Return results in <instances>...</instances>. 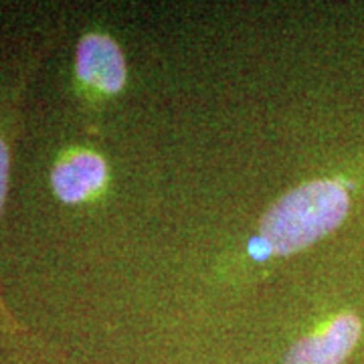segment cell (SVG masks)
Instances as JSON below:
<instances>
[{"instance_id": "cell-1", "label": "cell", "mask_w": 364, "mask_h": 364, "mask_svg": "<svg viewBox=\"0 0 364 364\" xmlns=\"http://www.w3.org/2000/svg\"><path fill=\"white\" fill-rule=\"evenodd\" d=\"M348 205V193L338 182H308L265 213L259 233L273 253L291 255L332 233L346 219Z\"/></svg>"}, {"instance_id": "cell-2", "label": "cell", "mask_w": 364, "mask_h": 364, "mask_svg": "<svg viewBox=\"0 0 364 364\" xmlns=\"http://www.w3.org/2000/svg\"><path fill=\"white\" fill-rule=\"evenodd\" d=\"M79 79L104 93H117L126 83V61L116 41L105 35H85L77 45L75 59Z\"/></svg>"}, {"instance_id": "cell-3", "label": "cell", "mask_w": 364, "mask_h": 364, "mask_svg": "<svg viewBox=\"0 0 364 364\" xmlns=\"http://www.w3.org/2000/svg\"><path fill=\"white\" fill-rule=\"evenodd\" d=\"M360 320L354 314H342L326 332L296 342L284 364H342L360 338Z\"/></svg>"}, {"instance_id": "cell-4", "label": "cell", "mask_w": 364, "mask_h": 364, "mask_svg": "<svg viewBox=\"0 0 364 364\" xmlns=\"http://www.w3.org/2000/svg\"><path fill=\"white\" fill-rule=\"evenodd\" d=\"M105 182L104 158L93 152H79L61 160L51 174V186L59 200L75 205L93 193H97Z\"/></svg>"}, {"instance_id": "cell-5", "label": "cell", "mask_w": 364, "mask_h": 364, "mask_svg": "<svg viewBox=\"0 0 364 364\" xmlns=\"http://www.w3.org/2000/svg\"><path fill=\"white\" fill-rule=\"evenodd\" d=\"M9 168H11L9 146L0 136V213H2V205H4V196H6V186H9Z\"/></svg>"}]
</instances>
